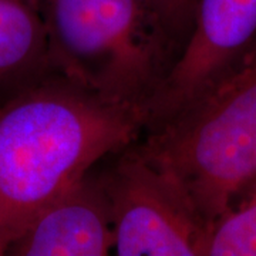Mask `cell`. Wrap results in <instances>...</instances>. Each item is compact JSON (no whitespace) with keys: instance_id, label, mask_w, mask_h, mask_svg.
I'll list each match as a JSON object with an SVG mask.
<instances>
[{"instance_id":"30bf717a","label":"cell","mask_w":256,"mask_h":256,"mask_svg":"<svg viewBox=\"0 0 256 256\" xmlns=\"http://www.w3.org/2000/svg\"><path fill=\"white\" fill-rule=\"evenodd\" d=\"M24 2H28V3H30V4H33V6L37 8V9H38V6H40V0H24Z\"/></svg>"},{"instance_id":"3957f363","label":"cell","mask_w":256,"mask_h":256,"mask_svg":"<svg viewBox=\"0 0 256 256\" xmlns=\"http://www.w3.org/2000/svg\"><path fill=\"white\" fill-rule=\"evenodd\" d=\"M100 170L114 220V255L202 256L208 229L181 185L136 141Z\"/></svg>"},{"instance_id":"277c9868","label":"cell","mask_w":256,"mask_h":256,"mask_svg":"<svg viewBox=\"0 0 256 256\" xmlns=\"http://www.w3.org/2000/svg\"><path fill=\"white\" fill-rule=\"evenodd\" d=\"M256 43V0H196L190 36L144 102L151 134L198 107L228 82Z\"/></svg>"},{"instance_id":"6da1fadb","label":"cell","mask_w":256,"mask_h":256,"mask_svg":"<svg viewBox=\"0 0 256 256\" xmlns=\"http://www.w3.org/2000/svg\"><path fill=\"white\" fill-rule=\"evenodd\" d=\"M144 132L140 106L52 68L0 102V256L28 225Z\"/></svg>"},{"instance_id":"5b68a950","label":"cell","mask_w":256,"mask_h":256,"mask_svg":"<svg viewBox=\"0 0 256 256\" xmlns=\"http://www.w3.org/2000/svg\"><path fill=\"white\" fill-rule=\"evenodd\" d=\"M52 66L114 100L140 106L151 87L87 0H40Z\"/></svg>"},{"instance_id":"8992f818","label":"cell","mask_w":256,"mask_h":256,"mask_svg":"<svg viewBox=\"0 0 256 256\" xmlns=\"http://www.w3.org/2000/svg\"><path fill=\"white\" fill-rule=\"evenodd\" d=\"M114 220L98 165L50 204L8 249L9 256L114 254Z\"/></svg>"},{"instance_id":"9c48e42d","label":"cell","mask_w":256,"mask_h":256,"mask_svg":"<svg viewBox=\"0 0 256 256\" xmlns=\"http://www.w3.org/2000/svg\"><path fill=\"white\" fill-rule=\"evenodd\" d=\"M249 68H256V43L255 46H254V48L250 50V53L248 54L246 60L244 62L242 67L239 68L238 72H240V70H249Z\"/></svg>"},{"instance_id":"ba28073f","label":"cell","mask_w":256,"mask_h":256,"mask_svg":"<svg viewBox=\"0 0 256 256\" xmlns=\"http://www.w3.org/2000/svg\"><path fill=\"white\" fill-rule=\"evenodd\" d=\"M202 256H256V184L210 229Z\"/></svg>"},{"instance_id":"52a82bcc","label":"cell","mask_w":256,"mask_h":256,"mask_svg":"<svg viewBox=\"0 0 256 256\" xmlns=\"http://www.w3.org/2000/svg\"><path fill=\"white\" fill-rule=\"evenodd\" d=\"M50 68L40 10L24 0H0V82L18 87Z\"/></svg>"},{"instance_id":"7a4b0ae2","label":"cell","mask_w":256,"mask_h":256,"mask_svg":"<svg viewBox=\"0 0 256 256\" xmlns=\"http://www.w3.org/2000/svg\"><path fill=\"white\" fill-rule=\"evenodd\" d=\"M138 144L181 185L210 232L256 184V68Z\"/></svg>"}]
</instances>
